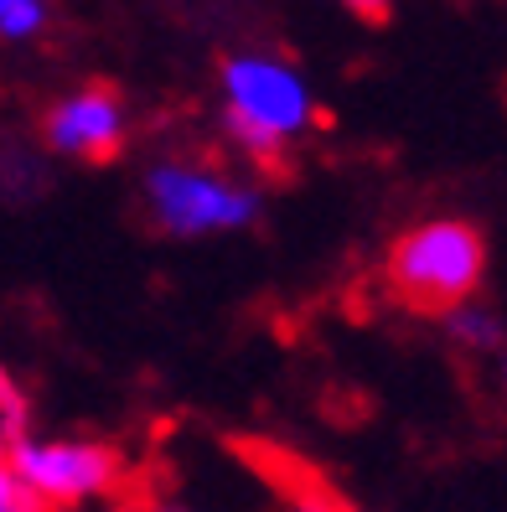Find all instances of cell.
I'll use <instances>...</instances> for the list:
<instances>
[{
	"instance_id": "1",
	"label": "cell",
	"mask_w": 507,
	"mask_h": 512,
	"mask_svg": "<svg viewBox=\"0 0 507 512\" xmlns=\"http://www.w3.org/2000/svg\"><path fill=\"white\" fill-rule=\"evenodd\" d=\"M223 135L244 161L280 166L295 145L316 130V88L311 78L270 47H238L218 63Z\"/></svg>"
},
{
	"instance_id": "2",
	"label": "cell",
	"mask_w": 507,
	"mask_h": 512,
	"mask_svg": "<svg viewBox=\"0 0 507 512\" xmlns=\"http://www.w3.org/2000/svg\"><path fill=\"white\" fill-rule=\"evenodd\" d=\"M140 207L166 238H223L259 223L264 192L207 156H156L140 176Z\"/></svg>"
},
{
	"instance_id": "3",
	"label": "cell",
	"mask_w": 507,
	"mask_h": 512,
	"mask_svg": "<svg viewBox=\"0 0 507 512\" xmlns=\"http://www.w3.org/2000/svg\"><path fill=\"white\" fill-rule=\"evenodd\" d=\"M389 290L409 311L445 316L451 306L471 300L487 275V238L466 218H425L394 238L389 249Z\"/></svg>"
},
{
	"instance_id": "4",
	"label": "cell",
	"mask_w": 507,
	"mask_h": 512,
	"mask_svg": "<svg viewBox=\"0 0 507 512\" xmlns=\"http://www.w3.org/2000/svg\"><path fill=\"white\" fill-rule=\"evenodd\" d=\"M6 461L26 481L47 512H73V507H94L109 502L125 481V461L109 440L94 435H32L16 430L6 445Z\"/></svg>"
},
{
	"instance_id": "5",
	"label": "cell",
	"mask_w": 507,
	"mask_h": 512,
	"mask_svg": "<svg viewBox=\"0 0 507 512\" xmlns=\"http://www.w3.org/2000/svg\"><path fill=\"white\" fill-rule=\"evenodd\" d=\"M37 140L57 161H78V166L114 161L130 140V104L109 83H78L42 109Z\"/></svg>"
},
{
	"instance_id": "6",
	"label": "cell",
	"mask_w": 507,
	"mask_h": 512,
	"mask_svg": "<svg viewBox=\"0 0 507 512\" xmlns=\"http://www.w3.org/2000/svg\"><path fill=\"white\" fill-rule=\"evenodd\" d=\"M445 321V337H451L456 347H466V352H502L507 342V331H502V316L487 306V300H461V306H451L440 316Z\"/></svg>"
},
{
	"instance_id": "7",
	"label": "cell",
	"mask_w": 507,
	"mask_h": 512,
	"mask_svg": "<svg viewBox=\"0 0 507 512\" xmlns=\"http://www.w3.org/2000/svg\"><path fill=\"white\" fill-rule=\"evenodd\" d=\"M57 16V0H0V42L26 47L37 42Z\"/></svg>"
},
{
	"instance_id": "8",
	"label": "cell",
	"mask_w": 507,
	"mask_h": 512,
	"mask_svg": "<svg viewBox=\"0 0 507 512\" xmlns=\"http://www.w3.org/2000/svg\"><path fill=\"white\" fill-rule=\"evenodd\" d=\"M0 512H47L32 492H26V481L16 476V466L0 456Z\"/></svg>"
},
{
	"instance_id": "9",
	"label": "cell",
	"mask_w": 507,
	"mask_h": 512,
	"mask_svg": "<svg viewBox=\"0 0 507 512\" xmlns=\"http://www.w3.org/2000/svg\"><path fill=\"white\" fill-rule=\"evenodd\" d=\"M0 409H6L16 425H26V399H21V388H16V378H11L6 363H0Z\"/></svg>"
},
{
	"instance_id": "10",
	"label": "cell",
	"mask_w": 507,
	"mask_h": 512,
	"mask_svg": "<svg viewBox=\"0 0 507 512\" xmlns=\"http://www.w3.org/2000/svg\"><path fill=\"white\" fill-rule=\"evenodd\" d=\"M347 11H357V16H389V6L394 0H342Z\"/></svg>"
},
{
	"instance_id": "11",
	"label": "cell",
	"mask_w": 507,
	"mask_h": 512,
	"mask_svg": "<svg viewBox=\"0 0 507 512\" xmlns=\"http://www.w3.org/2000/svg\"><path fill=\"white\" fill-rule=\"evenodd\" d=\"M21 425H16V419L6 414V409H0V456H6V445H11V435H16Z\"/></svg>"
},
{
	"instance_id": "12",
	"label": "cell",
	"mask_w": 507,
	"mask_h": 512,
	"mask_svg": "<svg viewBox=\"0 0 507 512\" xmlns=\"http://www.w3.org/2000/svg\"><path fill=\"white\" fill-rule=\"evenodd\" d=\"M140 512H192V507H182V502H171V497H161V502H145Z\"/></svg>"
},
{
	"instance_id": "13",
	"label": "cell",
	"mask_w": 507,
	"mask_h": 512,
	"mask_svg": "<svg viewBox=\"0 0 507 512\" xmlns=\"http://www.w3.org/2000/svg\"><path fill=\"white\" fill-rule=\"evenodd\" d=\"M502 388H507V347H502Z\"/></svg>"
},
{
	"instance_id": "14",
	"label": "cell",
	"mask_w": 507,
	"mask_h": 512,
	"mask_svg": "<svg viewBox=\"0 0 507 512\" xmlns=\"http://www.w3.org/2000/svg\"><path fill=\"white\" fill-rule=\"evenodd\" d=\"M119 512H140V507H119Z\"/></svg>"
}]
</instances>
